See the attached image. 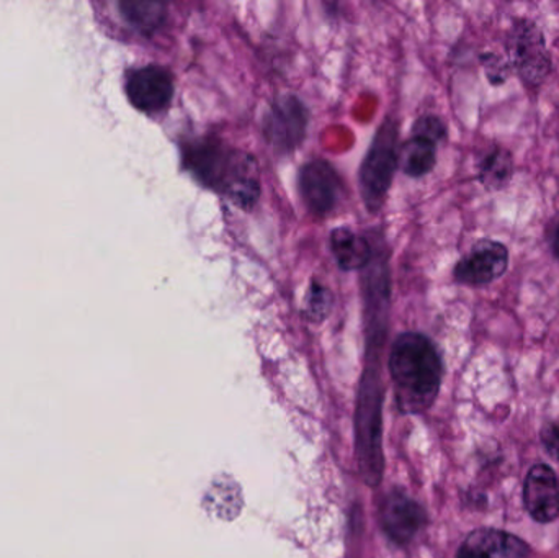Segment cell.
<instances>
[{
  "instance_id": "obj_1",
  "label": "cell",
  "mask_w": 559,
  "mask_h": 558,
  "mask_svg": "<svg viewBox=\"0 0 559 558\" xmlns=\"http://www.w3.org/2000/svg\"><path fill=\"white\" fill-rule=\"evenodd\" d=\"M183 163L197 180L249 210L261 197L258 161L218 138L193 141L183 151Z\"/></svg>"
},
{
  "instance_id": "obj_2",
  "label": "cell",
  "mask_w": 559,
  "mask_h": 558,
  "mask_svg": "<svg viewBox=\"0 0 559 558\" xmlns=\"http://www.w3.org/2000/svg\"><path fill=\"white\" fill-rule=\"evenodd\" d=\"M390 373L401 412L419 415L427 412L439 395L442 357L429 337L403 333L391 347Z\"/></svg>"
},
{
  "instance_id": "obj_3",
  "label": "cell",
  "mask_w": 559,
  "mask_h": 558,
  "mask_svg": "<svg viewBox=\"0 0 559 558\" xmlns=\"http://www.w3.org/2000/svg\"><path fill=\"white\" fill-rule=\"evenodd\" d=\"M383 389L377 356H371L358 389L355 415L358 472L368 487H378L383 478Z\"/></svg>"
},
{
  "instance_id": "obj_4",
  "label": "cell",
  "mask_w": 559,
  "mask_h": 558,
  "mask_svg": "<svg viewBox=\"0 0 559 558\" xmlns=\"http://www.w3.org/2000/svg\"><path fill=\"white\" fill-rule=\"evenodd\" d=\"M397 138H400V124L393 118H386L378 128L370 150L361 163L358 182H360L361 199L370 213L380 212L381 206L384 205L394 174L400 166Z\"/></svg>"
},
{
  "instance_id": "obj_5",
  "label": "cell",
  "mask_w": 559,
  "mask_h": 558,
  "mask_svg": "<svg viewBox=\"0 0 559 558\" xmlns=\"http://www.w3.org/2000/svg\"><path fill=\"white\" fill-rule=\"evenodd\" d=\"M509 62L514 66L525 84L538 87L551 72V58L544 33L537 23L519 20L508 39Z\"/></svg>"
},
{
  "instance_id": "obj_6",
  "label": "cell",
  "mask_w": 559,
  "mask_h": 558,
  "mask_svg": "<svg viewBox=\"0 0 559 558\" xmlns=\"http://www.w3.org/2000/svg\"><path fill=\"white\" fill-rule=\"evenodd\" d=\"M308 110L295 95H282L264 118V136L278 154H289L301 146L308 130Z\"/></svg>"
},
{
  "instance_id": "obj_7",
  "label": "cell",
  "mask_w": 559,
  "mask_h": 558,
  "mask_svg": "<svg viewBox=\"0 0 559 558\" xmlns=\"http://www.w3.org/2000/svg\"><path fill=\"white\" fill-rule=\"evenodd\" d=\"M509 249L495 239H481L455 265V281L468 287H486L501 278L509 269Z\"/></svg>"
},
{
  "instance_id": "obj_8",
  "label": "cell",
  "mask_w": 559,
  "mask_h": 558,
  "mask_svg": "<svg viewBox=\"0 0 559 558\" xmlns=\"http://www.w3.org/2000/svg\"><path fill=\"white\" fill-rule=\"evenodd\" d=\"M298 186L302 202L312 215H331L341 200L342 180L328 161L306 163L299 170Z\"/></svg>"
},
{
  "instance_id": "obj_9",
  "label": "cell",
  "mask_w": 559,
  "mask_h": 558,
  "mask_svg": "<svg viewBox=\"0 0 559 558\" xmlns=\"http://www.w3.org/2000/svg\"><path fill=\"white\" fill-rule=\"evenodd\" d=\"M127 95L138 110L156 114L174 97V79L167 69L157 64L143 66L128 72Z\"/></svg>"
},
{
  "instance_id": "obj_10",
  "label": "cell",
  "mask_w": 559,
  "mask_h": 558,
  "mask_svg": "<svg viewBox=\"0 0 559 558\" xmlns=\"http://www.w3.org/2000/svg\"><path fill=\"white\" fill-rule=\"evenodd\" d=\"M524 504L535 523H554L559 518V478L547 464H537L524 480Z\"/></svg>"
},
{
  "instance_id": "obj_11",
  "label": "cell",
  "mask_w": 559,
  "mask_h": 558,
  "mask_svg": "<svg viewBox=\"0 0 559 558\" xmlns=\"http://www.w3.org/2000/svg\"><path fill=\"white\" fill-rule=\"evenodd\" d=\"M426 511L417 501L401 491H393L381 508V521L386 536L404 546L417 536L426 524Z\"/></svg>"
},
{
  "instance_id": "obj_12",
  "label": "cell",
  "mask_w": 559,
  "mask_h": 558,
  "mask_svg": "<svg viewBox=\"0 0 559 558\" xmlns=\"http://www.w3.org/2000/svg\"><path fill=\"white\" fill-rule=\"evenodd\" d=\"M531 546L521 537L492 527L473 531L455 558H528Z\"/></svg>"
},
{
  "instance_id": "obj_13",
  "label": "cell",
  "mask_w": 559,
  "mask_h": 558,
  "mask_svg": "<svg viewBox=\"0 0 559 558\" xmlns=\"http://www.w3.org/2000/svg\"><path fill=\"white\" fill-rule=\"evenodd\" d=\"M331 251L342 271H360L373 259L368 239L348 228H335L331 233Z\"/></svg>"
},
{
  "instance_id": "obj_14",
  "label": "cell",
  "mask_w": 559,
  "mask_h": 558,
  "mask_svg": "<svg viewBox=\"0 0 559 558\" xmlns=\"http://www.w3.org/2000/svg\"><path fill=\"white\" fill-rule=\"evenodd\" d=\"M436 163L437 144L419 134H413L400 150L401 169L407 176H427L436 167Z\"/></svg>"
},
{
  "instance_id": "obj_15",
  "label": "cell",
  "mask_w": 559,
  "mask_h": 558,
  "mask_svg": "<svg viewBox=\"0 0 559 558\" xmlns=\"http://www.w3.org/2000/svg\"><path fill=\"white\" fill-rule=\"evenodd\" d=\"M514 174V159L508 150L495 146L479 164V180L491 192L504 189Z\"/></svg>"
},
{
  "instance_id": "obj_16",
  "label": "cell",
  "mask_w": 559,
  "mask_h": 558,
  "mask_svg": "<svg viewBox=\"0 0 559 558\" xmlns=\"http://www.w3.org/2000/svg\"><path fill=\"white\" fill-rule=\"evenodd\" d=\"M121 15L144 35H153L166 20V5L160 2H121Z\"/></svg>"
},
{
  "instance_id": "obj_17",
  "label": "cell",
  "mask_w": 559,
  "mask_h": 558,
  "mask_svg": "<svg viewBox=\"0 0 559 558\" xmlns=\"http://www.w3.org/2000/svg\"><path fill=\"white\" fill-rule=\"evenodd\" d=\"M332 310V294L328 287L312 282L306 295V317L312 321H322Z\"/></svg>"
},
{
  "instance_id": "obj_18",
  "label": "cell",
  "mask_w": 559,
  "mask_h": 558,
  "mask_svg": "<svg viewBox=\"0 0 559 558\" xmlns=\"http://www.w3.org/2000/svg\"><path fill=\"white\" fill-rule=\"evenodd\" d=\"M413 134H419V136L427 138V140L439 144L447 136L445 123L439 117L427 115V117L419 118L414 123Z\"/></svg>"
},
{
  "instance_id": "obj_19",
  "label": "cell",
  "mask_w": 559,
  "mask_h": 558,
  "mask_svg": "<svg viewBox=\"0 0 559 558\" xmlns=\"http://www.w3.org/2000/svg\"><path fill=\"white\" fill-rule=\"evenodd\" d=\"M481 61L491 84L499 85L508 81L509 74H511L509 66L511 64H508L501 56L488 52V55L483 56Z\"/></svg>"
},
{
  "instance_id": "obj_20",
  "label": "cell",
  "mask_w": 559,
  "mask_h": 558,
  "mask_svg": "<svg viewBox=\"0 0 559 558\" xmlns=\"http://www.w3.org/2000/svg\"><path fill=\"white\" fill-rule=\"evenodd\" d=\"M542 444H544L547 454L559 462V419L557 422L547 423L540 432Z\"/></svg>"
},
{
  "instance_id": "obj_21",
  "label": "cell",
  "mask_w": 559,
  "mask_h": 558,
  "mask_svg": "<svg viewBox=\"0 0 559 558\" xmlns=\"http://www.w3.org/2000/svg\"><path fill=\"white\" fill-rule=\"evenodd\" d=\"M554 254H555V258H557L559 261V223H558L557 229H555V235H554Z\"/></svg>"
}]
</instances>
